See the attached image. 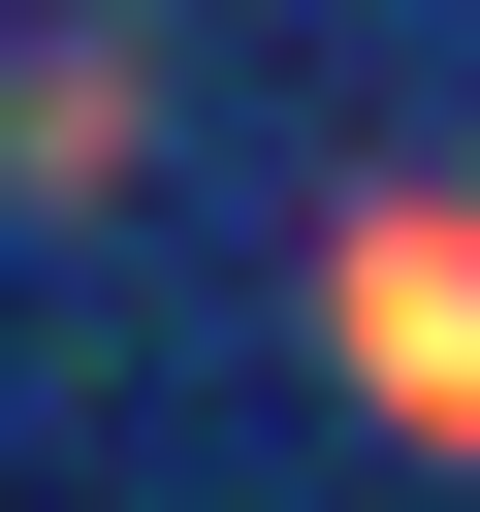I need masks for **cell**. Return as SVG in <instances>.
I'll return each instance as SVG.
<instances>
[{"instance_id": "obj_1", "label": "cell", "mask_w": 480, "mask_h": 512, "mask_svg": "<svg viewBox=\"0 0 480 512\" xmlns=\"http://www.w3.org/2000/svg\"><path fill=\"white\" fill-rule=\"evenodd\" d=\"M320 320H352V384H384L416 448H480V224H448V192H352V224H320Z\"/></svg>"}]
</instances>
